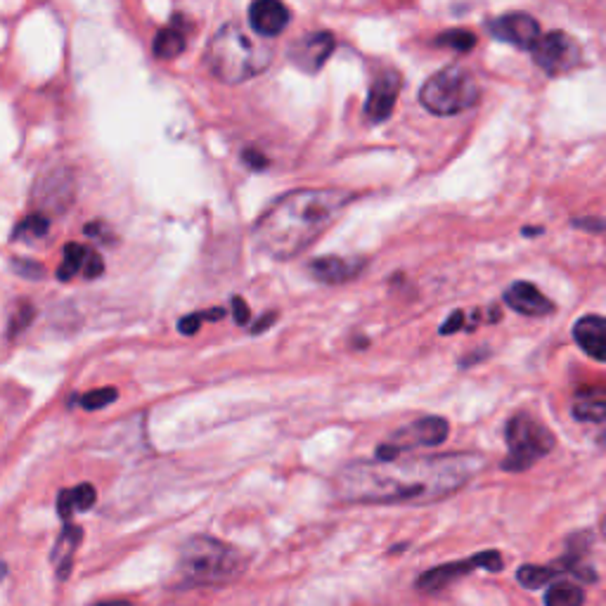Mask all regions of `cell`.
I'll return each instance as SVG.
<instances>
[{"instance_id":"obj_1","label":"cell","mask_w":606,"mask_h":606,"mask_svg":"<svg viewBox=\"0 0 606 606\" xmlns=\"http://www.w3.org/2000/svg\"><path fill=\"white\" fill-rule=\"evenodd\" d=\"M483 469L474 453L410 457V460H360L346 464L334 479L339 500L356 505H427L467 486Z\"/></svg>"},{"instance_id":"obj_2","label":"cell","mask_w":606,"mask_h":606,"mask_svg":"<svg viewBox=\"0 0 606 606\" xmlns=\"http://www.w3.org/2000/svg\"><path fill=\"white\" fill-rule=\"evenodd\" d=\"M356 199L346 190H294L280 197L259 218L254 240L263 254L275 261H289L303 254L327 232Z\"/></svg>"},{"instance_id":"obj_3","label":"cell","mask_w":606,"mask_h":606,"mask_svg":"<svg viewBox=\"0 0 606 606\" xmlns=\"http://www.w3.org/2000/svg\"><path fill=\"white\" fill-rule=\"evenodd\" d=\"M204 60L218 81L235 86L266 72L273 62V48L261 38H254L240 22H228L206 45Z\"/></svg>"},{"instance_id":"obj_4","label":"cell","mask_w":606,"mask_h":606,"mask_svg":"<svg viewBox=\"0 0 606 606\" xmlns=\"http://www.w3.org/2000/svg\"><path fill=\"white\" fill-rule=\"evenodd\" d=\"M244 569H247V557L237 547L209 535H195L180 550L173 588L188 590L223 585L240 578Z\"/></svg>"},{"instance_id":"obj_5","label":"cell","mask_w":606,"mask_h":606,"mask_svg":"<svg viewBox=\"0 0 606 606\" xmlns=\"http://www.w3.org/2000/svg\"><path fill=\"white\" fill-rule=\"evenodd\" d=\"M476 100H479V86L474 74L460 64L443 67L441 72L429 76L419 90L422 107L436 116H455L474 107Z\"/></svg>"},{"instance_id":"obj_6","label":"cell","mask_w":606,"mask_h":606,"mask_svg":"<svg viewBox=\"0 0 606 606\" xmlns=\"http://www.w3.org/2000/svg\"><path fill=\"white\" fill-rule=\"evenodd\" d=\"M507 448L509 455L502 462L505 472L519 474L531 469L535 462L543 460V457L554 448V434L545 424H540L535 417L528 415H517L509 419L507 431Z\"/></svg>"},{"instance_id":"obj_7","label":"cell","mask_w":606,"mask_h":606,"mask_svg":"<svg viewBox=\"0 0 606 606\" xmlns=\"http://www.w3.org/2000/svg\"><path fill=\"white\" fill-rule=\"evenodd\" d=\"M448 431H450V424L443 417H422V419H417V422H410L408 427L398 429L396 434L391 436L389 443L379 446L375 453V460L391 462V460H398L403 453H408V450L436 448L446 441Z\"/></svg>"},{"instance_id":"obj_8","label":"cell","mask_w":606,"mask_h":606,"mask_svg":"<svg viewBox=\"0 0 606 606\" xmlns=\"http://www.w3.org/2000/svg\"><path fill=\"white\" fill-rule=\"evenodd\" d=\"M533 60L545 74L559 76L580 67L583 62V50L578 41L564 31H552V34L540 36L531 48Z\"/></svg>"},{"instance_id":"obj_9","label":"cell","mask_w":606,"mask_h":606,"mask_svg":"<svg viewBox=\"0 0 606 606\" xmlns=\"http://www.w3.org/2000/svg\"><path fill=\"white\" fill-rule=\"evenodd\" d=\"M476 569H486L491 573L502 571V554L498 550H488V552H479L474 557L462 559V562H450V564H441L436 569H429L427 573L417 578V588L422 592H438L448 585H453L455 580H460L472 573Z\"/></svg>"},{"instance_id":"obj_10","label":"cell","mask_w":606,"mask_h":606,"mask_svg":"<svg viewBox=\"0 0 606 606\" xmlns=\"http://www.w3.org/2000/svg\"><path fill=\"white\" fill-rule=\"evenodd\" d=\"M334 48H337V41H334L330 31H315V34L301 36L299 41H294L292 48H289V62L301 72L318 74L330 60Z\"/></svg>"},{"instance_id":"obj_11","label":"cell","mask_w":606,"mask_h":606,"mask_svg":"<svg viewBox=\"0 0 606 606\" xmlns=\"http://www.w3.org/2000/svg\"><path fill=\"white\" fill-rule=\"evenodd\" d=\"M488 31L502 43H512L521 50H531L540 36V24L526 12H509L488 22Z\"/></svg>"},{"instance_id":"obj_12","label":"cell","mask_w":606,"mask_h":606,"mask_svg":"<svg viewBox=\"0 0 606 606\" xmlns=\"http://www.w3.org/2000/svg\"><path fill=\"white\" fill-rule=\"evenodd\" d=\"M34 197L43 211L62 214L74 199V176L67 169L43 173V178L36 183Z\"/></svg>"},{"instance_id":"obj_13","label":"cell","mask_w":606,"mask_h":606,"mask_svg":"<svg viewBox=\"0 0 606 606\" xmlns=\"http://www.w3.org/2000/svg\"><path fill=\"white\" fill-rule=\"evenodd\" d=\"M365 259L358 256H320L308 263V275L320 285H346L363 273Z\"/></svg>"},{"instance_id":"obj_14","label":"cell","mask_w":606,"mask_h":606,"mask_svg":"<svg viewBox=\"0 0 606 606\" xmlns=\"http://www.w3.org/2000/svg\"><path fill=\"white\" fill-rule=\"evenodd\" d=\"M398 90H401V76L396 72H386L377 76L365 102V114L370 116V121L379 124V121L389 119L393 114V107H396Z\"/></svg>"},{"instance_id":"obj_15","label":"cell","mask_w":606,"mask_h":606,"mask_svg":"<svg viewBox=\"0 0 606 606\" xmlns=\"http://www.w3.org/2000/svg\"><path fill=\"white\" fill-rule=\"evenodd\" d=\"M505 303L512 311L528 318H545L554 313V303L531 282H514L505 289Z\"/></svg>"},{"instance_id":"obj_16","label":"cell","mask_w":606,"mask_h":606,"mask_svg":"<svg viewBox=\"0 0 606 606\" xmlns=\"http://www.w3.org/2000/svg\"><path fill=\"white\" fill-rule=\"evenodd\" d=\"M249 24L263 38H275L287 29L289 10L277 0H259L249 8Z\"/></svg>"},{"instance_id":"obj_17","label":"cell","mask_w":606,"mask_h":606,"mask_svg":"<svg viewBox=\"0 0 606 606\" xmlns=\"http://www.w3.org/2000/svg\"><path fill=\"white\" fill-rule=\"evenodd\" d=\"M573 339L597 363L606 358V322L602 315H585L573 327Z\"/></svg>"},{"instance_id":"obj_18","label":"cell","mask_w":606,"mask_h":606,"mask_svg":"<svg viewBox=\"0 0 606 606\" xmlns=\"http://www.w3.org/2000/svg\"><path fill=\"white\" fill-rule=\"evenodd\" d=\"M83 538V528L74 526V524H64V531L57 538V543L53 547V566L57 571V578L67 580L69 573H72V564H74V554L79 550Z\"/></svg>"},{"instance_id":"obj_19","label":"cell","mask_w":606,"mask_h":606,"mask_svg":"<svg viewBox=\"0 0 606 606\" xmlns=\"http://www.w3.org/2000/svg\"><path fill=\"white\" fill-rule=\"evenodd\" d=\"M185 31H183V17L176 15L173 17V24H169L166 29H161L157 38H154V55L159 60H176L178 55L185 53Z\"/></svg>"},{"instance_id":"obj_20","label":"cell","mask_w":606,"mask_h":606,"mask_svg":"<svg viewBox=\"0 0 606 606\" xmlns=\"http://www.w3.org/2000/svg\"><path fill=\"white\" fill-rule=\"evenodd\" d=\"M95 500H98L95 488L90 486V483H81V486L69 488V491H62L57 495V512H60L64 524H69L74 512H88V509L95 505Z\"/></svg>"},{"instance_id":"obj_21","label":"cell","mask_w":606,"mask_h":606,"mask_svg":"<svg viewBox=\"0 0 606 606\" xmlns=\"http://www.w3.org/2000/svg\"><path fill=\"white\" fill-rule=\"evenodd\" d=\"M606 415V393L604 389H583L573 401V417L578 422H604Z\"/></svg>"},{"instance_id":"obj_22","label":"cell","mask_w":606,"mask_h":606,"mask_svg":"<svg viewBox=\"0 0 606 606\" xmlns=\"http://www.w3.org/2000/svg\"><path fill=\"white\" fill-rule=\"evenodd\" d=\"M88 251H90V247H81V244H74V242L67 244V247H64L62 266L57 268V280L69 282V280H74L76 275H81L83 266H86Z\"/></svg>"},{"instance_id":"obj_23","label":"cell","mask_w":606,"mask_h":606,"mask_svg":"<svg viewBox=\"0 0 606 606\" xmlns=\"http://www.w3.org/2000/svg\"><path fill=\"white\" fill-rule=\"evenodd\" d=\"M585 604V592L578 585L562 580V583L550 585L545 595V606H583Z\"/></svg>"},{"instance_id":"obj_24","label":"cell","mask_w":606,"mask_h":606,"mask_svg":"<svg viewBox=\"0 0 606 606\" xmlns=\"http://www.w3.org/2000/svg\"><path fill=\"white\" fill-rule=\"evenodd\" d=\"M434 43L441 45V48L455 50V53H469L476 45V36L467 29H450L443 31L441 36H436Z\"/></svg>"},{"instance_id":"obj_25","label":"cell","mask_w":606,"mask_h":606,"mask_svg":"<svg viewBox=\"0 0 606 606\" xmlns=\"http://www.w3.org/2000/svg\"><path fill=\"white\" fill-rule=\"evenodd\" d=\"M48 230H50L48 216H45V214H31L29 218H24V221L17 225L15 235H12V237H15V240L34 242V240H41V237L48 235Z\"/></svg>"},{"instance_id":"obj_26","label":"cell","mask_w":606,"mask_h":606,"mask_svg":"<svg viewBox=\"0 0 606 606\" xmlns=\"http://www.w3.org/2000/svg\"><path fill=\"white\" fill-rule=\"evenodd\" d=\"M228 311L225 308H211V311H202V313H190L183 315L178 322V330L180 334H185V337H192V334L199 332V327H202V320H223Z\"/></svg>"},{"instance_id":"obj_27","label":"cell","mask_w":606,"mask_h":606,"mask_svg":"<svg viewBox=\"0 0 606 606\" xmlns=\"http://www.w3.org/2000/svg\"><path fill=\"white\" fill-rule=\"evenodd\" d=\"M116 389H112V386H105V389H95V391H88L86 396L81 398V405L86 410H102L107 408V405H112L116 401Z\"/></svg>"},{"instance_id":"obj_28","label":"cell","mask_w":606,"mask_h":606,"mask_svg":"<svg viewBox=\"0 0 606 606\" xmlns=\"http://www.w3.org/2000/svg\"><path fill=\"white\" fill-rule=\"evenodd\" d=\"M12 268H15V273H19L22 277H31V280H38V277H43V266H41V263L15 259V261H12Z\"/></svg>"},{"instance_id":"obj_29","label":"cell","mask_w":606,"mask_h":606,"mask_svg":"<svg viewBox=\"0 0 606 606\" xmlns=\"http://www.w3.org/2000/svg\"><path fill=\"white\" fill-rule=\"evenodd\" d=\"M232 320H235V325H240V327L249 325V320H251L249 306L244 303V299H240V296H235V299H232Z\"/></svg>"},{"instance_id":"obj_30","label":"cell","mask_w":606,"mask_h":606,"mask_svg":"<svg viewBox=\"0 0 606 606\" xmlns=\"http://www.w3.org/2000/svg\"><path fill=\"white\" fill-rule=\"evenodd\" d=\"M31 318H34V308L29 306V303H24L22 308H19V313L12 318V330L10 334H17L19 330H24V327L31 325Z\"/></svg>"},{"instance_id":"obj_31","label":"cell","mask_w":606,"mask_h":606,"mask_svg":"<svg viewBox=\"0 0 606 606\" xmlns=\"http://www.w3.org/2000/svg\"><path fill=\"white\" fill-rule=\"evenodd\" d=\"M464 327V313L462 311H455L450 318L446 320V325H441V334L446 337V334H453V332H460Z\"/></svg>"},{"instance_id":"obj_32","label":"cell","mask_w":606,"mask_h":606,"mask_svg":"<svg viewBox=\"0 0 606 606\" xmlns=\"http://www.w3.org/2000/svg\"><path fill=\"white\" fill-rule=\"evenodd\" d=\"M244 164H249L254 171H263L268 166V159L256 150H247L244 152Z\"/></svg>"},{"instance_id":"obj_33","label":"cell","mask_w":606,"mask_h":606,"mask_svg":"<svg viewBox=\"0 0 606 606\" xmlns=\"http://www.w3.org/2000/svg\"><path fill=\"white\" fill-rule=\"evenodd\" d=\"M573 228H578V230H590V232H602V228H604V223H602V218H576V221H573Z\"/></svg>"},{"instance_id":"obj_34","label":"cell","mask_w":606,"mask_h":606,"mask_svg":"<svg viewBox=\"0 0 606 606\" xmlns=\"http://www.w3.org/2000/svg\"><path fill=\"white\" fill-rule=\"evenodd\" d=\"M86 235L98 237V240L112 242V237L107 235V225H102V223H88V225H86Z\"/></svg>"},{"instance_id":"obj_35","label":"cell","mask_w":606,"mask_h":606,"mask_svg":"<svg viewBox=\"0 0 606 606\" xmlns=\"http://www.w3.org/2000/svg\"><path fill=\"white\" fill-rule=\"evenodd\" d=\"M275 320H277V313L263 315V318H259V322H256V325L251 327V334H261L263 330H268V327H273Z\"/></svg>"},{"instance_id":"obj_36","label":"cell","mask_w":606,"mask_h":606,"mask_svg":"<svg viewBox=\"0 0 606 606\" xmlns=\"http://www.w3.org/2000/svg\"><path fill=\"white\" fill-rule=\"evenodd\" d=\"M93 606H133L128 599H102V602H95Z\"/></svg>"},{"instance_id":"obj_37","label":"cell","mask_w":606,"mask_h":606,"mask_svg":"<svg viewBox=\"0 0 606 606\" xmlns=\"http://www.w3.org/2000/svg\"><path fill=\"white\" fill-rule=\"evenodd\" d=\"M521 232H524V235L528 237V235H543L545 230H543V228H524Z\"/></svg>"}]
</instances>
